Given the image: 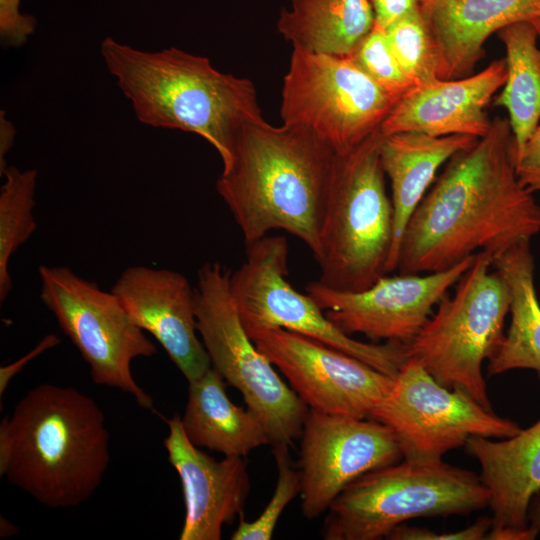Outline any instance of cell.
<instances>
[{
  "label": "cell",
  "instance_id": "e0dca14e",
  "mask_svg": "<svg viewBox=\"0 0 540 540\" xmlns=\"http://www.w3.org/2000/svg\"><path fill=\"white\" fill-rule=\"evenodd\" d=\"M163 444L183 491L185 518L180 540H220L223 525L244 515L250 480L243 457L217 461L191 443L179 415L165 419Z\"/></svg>",
  "mask_w": 540,
  "mask_h": 540
},
{
  "label": "cell",
  "instance_id": "484cf974",
  "mask_svg": "<svg viewBox=\"0 0 540 540\" xmlns=\"http://www.w3.org/2000/svg\"><path fill=\"white\" fill-rule=\"evenodd\" d=\"M4 183L0 191V302L10 294L13 284L8 264L14 252L37 228L33 217L37 171L7 166L1 173Z\"/></svg>",
  "mask_w": 540,
  "mask_h": 540
},
{
  "label": "cell",
  "instance_id": "cb8c5ba5",
  "mask_svg": "<svg viewBox=\"0 0 540 540\" xmlns=\"http://www.w3.org/2000/svg\"><path fill=\"white\" fill-rule=\"evenodd\" d=\"M374 25L370 0H290L277 29L293 46L351 57Z\"/></svg>",
  "mask_w": 540,
  "mask_h": 540
},
{
  "label": "cell",
  "instance_id": "d590c367",
  "mask_svg": "<svg viewBox=\"0 0 540 540\" xmlns=\"http://www.w3.org/2000/svg\"><path fill=\"white\" fill-rule=\"evenodd\" d=\"M14 135V127L3 116L2 112L0 117V173H2L7 167L5 155L13 145Z\"/></svg>",
  "mask_w": 540,
  "mask_h": 540
},
{
  "label": "cell",
  "instance_id": "7402d4cb",
  "mask_svg": "<svg viewBox=\"0 0 540 540\" xmlns=\"http://www.w3.org/2000/svg\"><path fill=\"white\" fill-rule=\"evenodd\" d=\"M188 383L187 404L181 420L192 444L238 457L270 444L260 419L229 399L226 382L215 369L211 367Z\"/></svg>",
  "mask_w": 540,
  "mask_h": 540
},
{
  "label": "cell",
  "instance_id": "5b68a950",
  "mask_svg": "<svg viewBox=\"0 0 540 540\" xmlns=\"http://www.w3.org/2000/svg\"><path fill=\"white\" fill-rule=\"evenodd\" d=\"M379 129L353 150L336 154L317 260L319 282L360 292L386 275L393 207L380 161Z\"/></svg>",
  "mask_w": 540,
  "mask_h": 540
},
{
  "label": "cell",
  "instance_id": "f35d334b",
  "mask_svg": "<svg viewBox=\"0 0 540 540\" xmlns=\"http://www.w3.org/2000/svg\"><path fill=\"white\" fill-rule=\"evenodd\" d=\"M538 31H539V40H540V24L538 25Z\"/></svg>",
  "mask_w": 540,
  "mask_h": 540
},
{
  "label": "cell",
  "instance_id": "2e32d148",
  "mask_svg": "<svg viewBox=\"0 0 540 540\" xmlns=\"http://www.w3.org/2000/svg\"><path fill=\"white\" fill-rule=\"evenodd\" d=\"M111 291L132 320L163 347L188 382L211 368L197 336L195 291L183 274L130 266L122 271Z\"/></svg>",
  "mask_w": 540,
  "mask_h": 540
},
{
  "label": "cell",
  "instance_id": "9a60e30c",
  "mask_svg": "<svg viewBox=\"0 0 540 540\" xmlns=\"http://www.w3.org/2000/svg\"><path fill=\"white\" fill-rule=\"evenodd\" d=\"M475 256L444 271L384 275L360 292L339 291L314 281L306 286V293L348 335L360 333L373 341L409 344Z\"/></svg>",
  "mask_w": 540,
  "mask_h": 540
},
{
  "label": "cell",
  "instance_id": "8d00e7d4",
  "mask_svg": "<svg viewBox=\"0 0 540 540\" xmlns=\"http://www.w3.org/2000/svg\"><path fill=\"white\" fill-rule=\"evenodd\" d=\"M527 520L538 531L540 536V491L536 492L530 499L527 509Z\"/></svg>",
  "mask_w": 540,
  "mask_h": 540
},
{
  "label": "cell",
  "instance_id": "e575fe53",
  "mask_svg": "<svg viewBox=\"0 0 540 540\" xmlns=\"http://www.w3.org/2000/svg\"><path fill=\"white\" fill-rule=\"evenodd\" d=\"M539 536L538 531L530 524L524 528L503 527L490 528L487 540H534Z\"/></svg>",
  "mask_w": 540,
  "mask_h": 540
},
{
  "label": "cell",
  "instance_id": "d6a6232c",
  "mask_svg": "<svg viewBox=\"0 0 540 540\" xmlns=\"http://www.w3.org/2000/svg\"><path fill=\"white\" fill-rule=\"evenodd\" d=\"M375 25L386 28L402 16L421 9L425 0H370Z\"/></svg>",
  "mask_w": 540,
  "mask_h": 540
},
{
  "label": "cell",
  "instance_id": "4dcf8cb0",
  "mask_svg": "<svg viewBox=\"0 0 540 540\" xmlns=\"http://www.w3.org/2000/svg\"><path fill=\"white\" fill-rule=\"evenodd\" d=\"M21 0H0V37L5 45L18 47L31 36L37 21L20 11Z\"/></svg>",
  "mask_w": 540,
  "mask_h": 540
},
{
  "label": "cell",
  "instance_id": "30bf717a",
  "mask_svg": "<svg viewBox=\"0 0 540 540\" xmlns=\"http://www.w3.org/2000/svg\"><path fill=\"white\" fill-rule=\"evenodd\" d=\"M38 273L43 304L89 365L93 382L120 389L140 407L154 411L153 399L135 381L131 363L155 355L157 349L119 298L66 266L41 265Z\"/></svg>",
  "mask_w": 540,
  "mask_h": 540
},
{
  "label": "cell",
  "instance_id": "74e56055",
  "mask_svg": "<svg viewBox=\"0 0 540 540\" xmlns=\"http://www.w3.org/2000/svg\"><path fill=\"white\" fill-rule=\"evenodd\" d=\"M18 532V528L9 522L7 519H3L1 517L0 521V536L1 537H8L16 534Z\"/></svg>",
  "mask_w": 540,
  "mask_h": 540
},
{
  "label": "cell",
  "instance_id": "d6986e66",
  "mask_svg": "<svg viewBox=\"0 0 540 540\" xmlns=\"http://www.w3.org/2000/svg\"><path fill=\"white\" fill-rule=\"evenodd\" d=\"M421 11L437 46L440 80L471 75L494 32L521 21L540 24V0H425Z\"/></svg>",
  "mask_w": 540,
  "mask_h": 540
},
{
  "label": "cell",
  "instance_id": "ac0fdd59",
  "mask_svg": "<svg viewBox=\"0 0 540 540\" xmlns=\"http://www.w3.org/2000/svg\"><path fill=\"white\" fill-rule=\"evenodd\" d=\"M505 58L467 77L417 86L401 97L380 126L384 135L420 132L430 136L483 137L491 126L487 107L507 79Z\"/></svg>",
  "mask_w": 540,
  "mask_h": 540
},
{
  "label": "cell",
  "instance_id": "83f0119b",
  "mask_svg": "<svg viewBox=\"0 0 540 540\" xmlns=\"http://www.w3.org/2000/svg\"><path fill=\"white\" fill-rule=\"evenodd\" d=\"M278 477L271 500L267 503L258 518L252 522L239 517L237 529L231 540H270L280 515L286 506L300 493V475L289 458L288 446L273 447Z\"/></svg>",
  "mask_w": 540,
  "mask_h": 540
},
{
  "label": "cell",
  "instance_id": "6da1fadb",
  "mask_svg": "<svg viewBox=\"0 0 540 540\" xmlns=\"http://www.w3.org/2000/svg\"><path fill=\"white\" fill-rule=\"evenodd\" d=\"M508 118L454 154L412 214L398 274L447 270L480 252L491 259L540 233V203L518 181Z\"/></svg>",
  "mask_w": 540,
  "mask_h": 540
},
{
  "label": "cell",
  "instance_id": "ffe728a7",
  "mask_svg": "<svg viewBox=\"0 0 540 540\" xmlns=\"http://www.w3.org/2000/svg\"><path fill=\"white\" fill-rule=\"evenodd\" d=\"M493 439L472 436L465 445L490 493L491 528L527 527L530 499L540 491V419L511 437Z\"/></svg>",
  "mask_w": 540,
  "mask_h": 540
},
{
  "label": "cell",
  "instance_id": "1f68e13d",
  "mask_svg": "<svg viewBox=\"0 0 540 540\" xmlns=\"http://www.w3.org/2000/svg\"><path fill=\"white\" fill-rule=\"evenodd\" d=\"M515 147V146H514ZM515 172L519 183L529 192H540V124L515 154Z\"/></svg>",
  "mask_w": 540,
  "mask_h": 540
},
{
  "label": "cell",
  "instance_id": "f546056e",
  "mask_svg": "<svg viewBox=\"0 0 540 540\" xmlns=\"http://www.w3.org/2000/svg\"><path fill=\"white\" fill-rule=\"evenodd\" d=\"M492 526L491 517H480L471 526L464 529L448 532L437 533L428 528L417 526H407L401 524L392 530L386 539L389 540H482L485 539L488 531Z\"/></svg>",
  "mask_w": 540,
  "mask_h": 540
},
{
  "label": "cell",
  "instance_id": "3957f363",
  "mask_svg": "<svg viewBox=\"0 0 540 540\" xmlns=\"http://www.w3.org/2000/svg\"><path fill=\"white\" fill-rule=\"evenodd\" d=\"M109 464L104 413L74 387L37 385L0 423V476L46 507L87 501Z\"/></svg>",
  "mask_w": 540,
  "mask_h": 540
},
{
  "label": "cell",
  "instance_id": "d4e9b609",
  "mask_svg": "<svg viewBox=\"0 0 540 540\" xmlns=\"http://www.w3.org/2000/svg\"><path fill=\"white\" fill-rule=\"evenodd\" d=\"M497 33L505 46L508 73L493 105L507 111L518 154L540 121L539 31L534 22L521 21Z\"/></svg>",
  "mask_w": 540,
  "mask_h": 540
},
{
  "label": "cell",
  "instance_id": "836d02e7",
  "mask_svg": "<svg viewBox=\"0 0 540 540\" xmlns=\"http://www.w3.org/2000/svg\"><path fill=\"white\" fill-rule=\"evenodd\" d=\"M61 342L56 334L46 335L32 350L13 363L0 368V396L3 395L9 382L16 376L30 361L44 353L45 351L56 347Z\"/></svg>",
  "mask_w": 540,
  "mask_h": 540
},
{
  "label": "cell",
  "instance_id": "5bb4252c",
  "mask_svg": "<svg viewBox=\"0 0 540 540\" xmlns=\"http://www.w3.org/2000/svg\"><path fill=\"white\" fill-rule=\"evenodd\" d=\"M300 440L301 510L308 520L360 476L403 459L393 431L370 418L309 409Z\"/></svg>",
  "mask_w": 540,
  "mask_h": 540
},
{
  "label": "cell",
  "instance_id": "f1b7e54d",
  "mask_svg": "<svg viewBox=\"0 0 540 540\" xmlns=\"http://www.w3.org/2000/svg\"><path fill=\"white\" fill-rule=\"evenodd\" d=\"M350 58L374 82L398 99L416 87L397 61L384 28L374 25Z\"/></svg>",
  "mask_w": 540,
  "mask_h": 540
},
{
  "label": "cell",
  "instance_id": "8992f818",
  "mask_svg": "<svg viewBox=\"0 0 540 540\" xmlns=\"http://www.w3.org/2000/svg\"><path fill=\"white\" fill-rule=\"evenodd\" d=\"M480 475L441 460L390 464L350 483L330 504L325 540H378L407 520L466 515L489 507Z\"/></svg>",
  "mask_w": 540,
  "mask_h": 540
},
{
  "label": "cell",
  "instance_id": "603a6c76",
  "mask_svg": "<svg viewBox=\"0 0 540 540\" xmlns=\"http://www.w3.org/2000/svg\"><path fill=\"white\" fill-rule=\"evenodd\" d=\"M511 294V322L502 342L488 360L487 374L495 376L515 369H530L540 379V303L530 241H522L491 260Z\"/></svg>",
  "mask_w": 540,
  "mask_h": 540
},
{
  "label": "cell",
  "instance_id": "4316f807",
  "mask_svg": "<svg viewBox=\"0 0 540 540\" xmlns=\"http://www.w3.org/2000/svg\"><path fill=\"white\" fill-rule=\"evenodd\" d=\"M385 31L403 72L416 87L440 80L437 46L421 9L397 19Z\"/></svg>",
  "mask_w": 540,
  "mask_h": 540
},
{
  "label": "cell",
  "instance_id": "7c38bea8",
  "mask_svg": "<svg viewBox=\"0 0 540 540\" xmlns=\"http://www.w3.org/2000/svg\"><path fill=\"white\" fill-rule=\"evenodd\" d=\"M370 419L393 431L403 459L421 462L441 460L472 436L502 439L522 429L465 392L440 384L410 357Z\"/></svg>",
  "mask_w": 540,
  "mask_h": 540
},
{
  "label": "cell",
  "instance_id": "44dd1931",
  "mask_svg": "<svg viewBox=\"0 0 540 540\" xmlns=\"http://www.w3.org/2000/svg\"><path fill=\"white\" fill-rule=\"evenodd\" d=\"M478 138L469 135L430 136L420 132L384 135L380 161L391 184L393 239L387 274L397 269L405 228L436 179L438 169Z\"/></svg>",
  "mask_w": 540,
  "mask_h": 540
},
{
  "label": "cell",
  "instance_id": "7a4b0ae2",
  "mask_svg": "<svg viewBox=\"0 0 540 540\" xmlns=\"http://www.w3.org/2000/svg\"><path fill=\"white\" fill-rule=\"evenodd\" d=\"M335 158L304 127H276L264 118L244 124L216 190L246 245L272 230H284L301 240L317 261Z\"/></svg>",
  "mask_w": 540,
  "mask_h": 540
},
{
  "label": "cell",
  "instance_id": "9c48e42d",
  "mask_svg": "<svg viewBox=\"0 0 540 540\" xmlns=\"http://www.w3.org/2000/svg\"><path fill=\"white\" fill-rule=\"evenodd\" d=\"M283 124L306 128L345 154L380 128L398 102L350 57L293 46L283 79Z\"/></svg>",
  "mask_w": 540,
  "mask_h": 540
},
{
  "label": "cell",
  "instance_id": "52a82bcc",
  "mask_svg": "<svg viewBox=\"0 0 540 540\" xmlns=\"http://www.w3.org/2000/svg\"><path fill=\"white\" fill-rule=\"evenodd\" d=\"M491 257L476 254L469 269L408 345V355L440 384L465 392L492 409L482 367L504 338L511 294L502 276L491 271Z\"/></svg>",
  "mask_w": 540,
  "mask_h": 540
},
{
  "label": "cell",
  "instance_id": "4fadbf2b",
  "mask_svg": "<svg viewBox=\"0 0 540 540\" xmlns=\"http://www.w3.org/2000/svg\"><path fill=\"white\" fill-rule=\"evenodd\" d=\"M290 387L316 411L370 418L394 377L345 352L282 328H245Z\"/></svg>",
  "mask_w": 540,
  "mask_h": 540
},
{
  "label": "cell",
  "instance_id": "8fae6325",
  "mask_svg": "<svg viewBox=\"0 0 540 540\" xmlns=\"http://www.w3.org/2000/svg\"><path fill=\"white\" fill-rule=\"evenodd\" d=\"M288 243L268 236L247 245L245 262L230 274V288L245 328H282L345 352L395 377L409 358L408 345L361 342L343 332L307 293L292 287Z\"/></svg>",
  "mask_w": 540,
  "mask_h": 540
},
{
  "label": "cell",
  "instance_id": "ba28073f",
  "mask_svg": "<svg viewBox=\"0 0 540 540\" xmlns=\"http://www.w3.org/2000/svg\"><path fill=\"white\" fill-rule=\"evenodd\" d=\"M230 272L218 262L198 270L195 312L198 334L211 367L236 388L262 422L269 443L300 439L308 406L275 371L247 334L230 288Z\"/></svg>",
  "mask_w": 540,
  "mask_h": 540
},
{
  "label": "cell",
  "instance_id": "277c9868",
  "mask_svg": "<svg viewBox=\"0 0 540 540\" xmlns=\"http://www.w3.org/2000/svg\"><path fill=\"white\" fill-rule=\"evenodd\" d=\"M100 53L141 123L201 136L223 168L242 126L263 118L253 82L218 71L206 57L176 47L142 51L112 37Z\"/></svg>",
  "mask_w": 540,
  "mask_h": 540
}]
</instances>
